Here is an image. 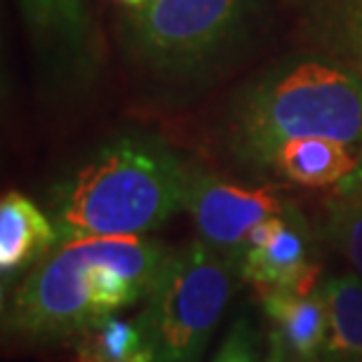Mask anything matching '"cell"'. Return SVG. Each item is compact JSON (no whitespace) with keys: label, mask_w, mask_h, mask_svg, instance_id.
Wrapping results in <instances>:
<instances>
[{"label":"cell","mask_w":362,"mask_h":362,"mask_svg":"<svg viewBox=\"0 0 362 362\" xmlns=\"http://www.w3.org/2000/svg\"><path fill=\"white\" fill-rule=\"evenodd\" d=\"M193 172L163 144L122 136L54 186L49 216L59 243L97 235H146L186 209Z\"/></svg>","instance_id":"7a4b0ae2"},{"label":"cell","mask_w":362,"mask_h":362,"mask_svg":"<svg viewBox=\"0 0 362 362\" xmlns=\"http://www.w3.org/2000/svg\"><path fill=\"white\" fill-rule=\"evenodd\" d=\"M245 10L247 0H146L132 10V42L158 69H188L235 33Z\"/></svg>","instance_id":"5b68a950"},{"label":"cell","mask_w":362,"mask_h":362,"mask_svg":"<svg viewBox=\"0 0 362 362\" xmlns=\"http://www.w3.org/2000/svg\"><path fill=\"white\" fill-rule=\"evenodd\" d=\"M334 59L362 76V0H327L320 14Z\"/></svg>","instance_id":"5bb4252c"},{"label":"cell","mask_w":362,"mask_h":362,"mask_svg":"<svg viewBox=\"0 0 362 362\" xmlns=\"http://www.w3.org/2000/svg\"><path fill=\"white\" fill-rule=\"evenodd\" d=\"M35 42L64 64H88L92 54V19L88 0H19Z\"/></svg>","instance_id":"30bf717a"},{"label":"cell","mask_w":362,"mask_h":362,"mask_svg":"<svg viewBox=\"0 0 362 362\" xmlns=\"http://www.w3.org/2000/svg\"><path fill=\"white\" fill-rule=\"evenodd\" d=\"M240 269L198 238L170 252L136 315L153 362H200L223 317Z\"/></svg>","instance_id":"277c9868"},{"label":"cell","mask_w":362,"mask_h":362,"mask_svg":"<svg viewBox=\"0 0 362 362\" xmlns=\"http://www.w3.org/2000/svg\"><path fill=\"white\" fill-rule=\"evenodd\" d=\"M170 252L146 235L64 240L14 287L5 322L31 339H71L146 299Z\"/></svg>","instance_id":"6da1fadb"},{"label":"cell","mask_w":362,"mask_h":362,"mask_svg":"<svg viewBox=\"0 0 362 362\" xmlns=\"http://www.w3.org/2000/svg\"><path fill=\"white\" fill-rule=\"evenodd\" d=\"M327 310L325 362H362V275H332L317 285Z\"/></svg>","instance_id":"7c38bea8"},{"label":"cell","mask_w":362,"mask_h":362,"mask_svg":"<svg viewBox=\"0 0 362 362\" xmlns=\"http://www.w3.org/2000/svg\"><path fill=\"white\" fill-rule=\"evenodd\" d=\"M264 362H325V360H303V358H296L292 356L282 341H278L275 337H271V344H269V356H266Z\"/></svg>","instance_id":"e0dca14e"},{"label":"cell","mask_w":362,"mask_h":362,"mask_svg":"<svg viewBox=\"0 0 362 362\" xmlns=\"http://www.w3.org/2000/svg\"><path fill=\"white\" fill-rule=\"evenodd\" d=\"M259 299L273 334L296 358L322 360L327 344V310L317 292H294V289H259Z\"/></svg>","instance_id":"9c48e42d"},{"label":"cell","mask_w":362,"mask_h":362,"mask_svg":"<svg viewBox=\"0 0 362 362\" xmlns=\"http://www.w3.org/2000/svg\"><path fill=\"white\" fill-rule=\"evenodd\" d=\"M310 136L362 153V76L334 57L271 71L233 111L235 148L255 163L278 144Z\"/></svg>","instance_id":"3957f363"},{"label":"cell","mask_w":362,"mask_h":362,"mask_svg":"<svg viewBox=\"0 0 362 362\" xmlns=\"http://www.w3.org/2000/svg\"><path fill=\"white\" fill-rule=\"evenodd\" d=\"M74 362H153V346L139 322L118 313L101 317L71 337Z\"/></svg>","instance_id":"4fadbf2b"},{"label":"cell","mask_w":362,"mask_h":362,"mask_svg":"<svg viewBox=\"0 0 362 362\" xmlns=\"http://www.w3.org/2000/svg\"><path fill=\"white\" fill-rule=\"evenodd\" d=\"M59 245L52 216L19 191H7L0 200V273L7 287L14 275L31 271Z\"/></svg>","instance_id":"ba28073f"},{"label":"cell","mask_w":362,"mask_h":362,"mask_svg":"<svg viewBox=\"0 0 362 362\" xmlns=\"http://www.w3.org/2000/svg\"><path fill=\"white\" fill-rule=\"evenodd\" d=\"M118 3H122L125 7H129V10H139V7L146 3V0H118Z\"/></svg>","instance_id":"ac0fdd59"},{"label":"cell","mask_w":362,"mask_h":362,"mask_svg":"<svg viewBox=\"0 0 362 362\" xmlns=\"http://www.w3.org/2000/svg\"><path fill=\"white\" fill-rule=\"evenodd\" d=\"M360 156V151L339 141L310 136L278 144L259 165H266L296 186H329L349 179L358 168Z\"/></svg>","instance_id":"8fae6325"},{"label":"cell","mask_w":362,"mask_h":362,"mask_svg":"<svg viewBox=\"0 0 362 362\" xmlns=\"http://www.w3.org/2000/svg\"><path fill=\"white\" fill-rule=\"evenodd\" d=\"M240 278L257 289L313 292L317 266L310 262V233L301 214L287 212L252 233L240 259Z\"/></svg>","instance_id":"52a82bcc"},{"label":"cell","mask_w":362,"mask_h":362,"mask_svg":"<svg viewBox=\"0 0 362 362\" xmlns=\"http://www.w3.org/2000/svg\"><path fill=\"white\" fill-rule=\"evenodd\" d=\"M212 362H259V339L252 325L240 317L228 329Z\"/></svg>","instance_id":"2e32d148"},{"label":"cell","mask_w":362,"mask_h":362,"mask_svg":"<svg viewBox=\"0 0 362 362\" xmlns=\"http://www.w3.org/2000/svg\"><path fill=\"white\" fill-rule=\"evenodd\" d=\"M294 205L273 188H255L193 172L186 195L198 238L240 269L252 233L273 216L294 212Z\"/></svg>","instance_id":"8992f818"},{"label":"cell","mask_w":362,"mask_h":362,"mask_svg":"<svg viewBox=\"0 0 362 362\" xmlns=\"http://www.w3.org/2000/svg\"><path fill=\"white\" fill-rule=\"evenodd\" d=\"M325 233L362 275V193L351 191L329 202Z\"/></svg>","instance_id":"9a60e30c"}]
</instances>
